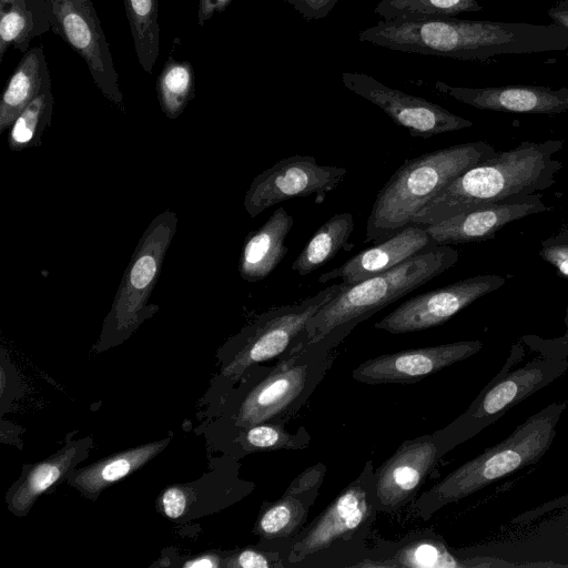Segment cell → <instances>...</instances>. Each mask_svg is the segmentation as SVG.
<instances>
[{"mask_svg":"<svg viewBox=\"0 0 568 568\" xmlns=\"http://www.w3.org/2000/svg\"><path fill=\"white\" fill-rule=\"evenodd\" d=\"M362 42L390 50L458 60L504 54L560 52L568 30L556 23L531 24L458 18L379 20L358 33Z\"/></svg>","mask_w":568,"mask_h":568,"instance_id":"1","label":"cell"},{"mask_svg":"<svg viewBox=\"0 0 568 568\" xmlns=\"http://www.w3.org/2000/svg\"><path fill=\"white\" fill-rule=\"evenodd\" d=\"M561 148V141L547 140L497 151L442 189L410 224L430 225L487 204L540 194L556 183L562 164L555 154Z\"/></svg>","mask_w":568,"mask_h":568,"instance_id":"2","label":"cell"},{"mask_svg":"<svg viewBox=\"0 0 568 568\" xmlns=\"http://www.w3.org/2000/svg\"><path fill=\"white\" fill-rule=\"evenodd\" d=\"M496 152L495 146L478 141L406 160L377 193L366 222L365 243H379L409 225L442 189Z\"/></svg>","mask_w":568,"mask_h":568,"instance_id":"3","label":"cell"},{"mask_svg":"<svg viewBox=\"0 0 568 568\" xmlns=\"http://www.w3.org/2000/svg\"><path fill=\"white\" fill-rule=\"evenodd\" d=\"M458 258L459 252L450 245H429L379 275L347 285L308 320L300 344L342 337L359 322L454 266Z\"/></svg>","mask_w":568,"mask_h":568,"instance_id":"4","label":"cell"},{"mask_svg":"<svg viewBox=\"0 0 568 568\" xmlns=\"http://www.w3.org/2000/svg\"><path fill=\"white\" fill-rule=\"evenodd\" d=\"M567 407L551 403L518 425L504 440L460 465L425 497L434 509L463 499L514 471L537 463L550 448Z\"/></svg>","mask_w":568,"mask_h":568,"instance_id":"5","label":"cell"},{"mask_svg":"<svg viewBox=\"0 0 568 568\" xmlns=\"http://www.w3.org/2000/svg\"><path fill=\"white\" fill-rule=\"evenodd\" d=\"M524 357L523 343L513 344L501 369L479 392L468 409L443 430L448 448L474 437L568 369V358L541 355L515 368Z\"/></svg>","mask_w":568,"mask_h":568,"instance_id":"6","label":"cell"},{"mask_svg":"<svg viewBox=\"0 0 568 568\" xmlns=\"http://www.w3.org/2000/svg\"><path fill=\"white\" fill-rule=\"evenodd\" d=\"M176 227L175 212L165 210L156 215L142 233L105 320L106 332L124 335L158 310L156 305L149 307L146 303L159 280L165 253Z\"/></svg>","mask_w":568,"mask_h":568,"instance_id":"7","label":"cell"},{"mask_svg":"<svg viewBox=\"0 0 568 568\" xmlns=\"http://www.w3.org/2000/svg\"><path fill=\"white\" fill-rule=\"evenodd\" d=\"M347 285L333 284L300 302L261 314L237 336L240 348L223 374L237 377L253 364L281 355L302 335L308 320Z\"/></svg>","mask_w":568,"mask_h":568,"instance_id":"8","label":"cell"},{"mask_svg":"<svg viewBox=\"0 0 568 568\" xmlns=\"http://www.w3.org/2000/svg\"><path fill=\"white\" fill-rule=\"evenodd\" d=\"M50 29L85 62L102 94L124 110L119 75L91 0H45Z\"/></svg>","mask_w":568,"mask_h":568,"instance_id":"9","label":"cell"},{"mask_svg":"<svg viewBox=\"0 0 568 568\" xmlns=\"http://www.w3.org/2000/svg\"><path fill=\"white\" fill-rule=\"evenodd\" d=\"M346 173L344 168L320 164L312 155L284 158L253 179L244 196V209L255 217L291 199L315 195L316 203H322Z\"/></svg>","mask_w":568,"mask_h":568,"instance_id":"10","label":"cell"},{"mask_svg":"<svg viewBox=\"0 0 568 568\" xmlns=\"http://www.w3.org/2000/svg\"><path fill=\"white\" fill-rule=\"evenodd\" d=\"M343 84L355 94L381 108L412 138L428 139L473 126V122L424 98L389 88L361 72H343Z\"/></svg>","mask_w":568,"mask_h":568,"instance_id":"11","label":"cell"},{"mask_svg":"<svg viewBox=\"0 0 568 568\" xmlns=\"http://www.w3.org/2000/svg\"><path fill=\"white\" fill-rule=\"evenodd\" d=\"M505 283V277L494 274L459 280L405 301L377 322L375 327L392 334H404L442 325Z\"/></svg>","mask_w":568,"mask_h":568,"instance_id":"12","label":"cell"},{"mask_svg":"<svg viewBox=\"0 0 568 568\" xmlns=\"http://www.w3.org/2000/svg\"><path fill=\"white\" fill-rule=\"evenodd\" d=\"M483 348L481 341H462L379 355L353 371L365 384H412L464 361Z\"/></svg>","mask_w":568,"mask_h":568,"instance_id":"13","label":"cell"},{"mask_svg":"<svg viewBox=\"0 0 568 568\" xmlns=\"http://www.w3.org/2000/svg\"><path fill=\"white\" fill-rule=\"evenodd\" d=\"M549 207L540 194L491 203L445 221L425 225L433 245L476 243L494 239L506 224Z\"/></svg>","mask_w":568,"mask_h":568,"instance_id":"14","label":"cell"},{"mask_svg":"<svg viewBox=\"0 0 568 568\" xmlns=\"http://www.w3.org/2000/svg\"><path fill=\"white\" fill-rule=\"evenodd\" d=\"M435 90L479 110L548 115L568 111V87L504 85L464 88L437 81Z\"/></svg>","mask_w":568,"mask_h":568,"instance_id":"15","label":"cell"},{"mask_svg":"<svg viewBox=\"0 0 568 568\" xmlns=\"http://www.w3.org/2000/svg\"><path fill=\"white\" fill-rule=\"evenodd\" d=\"M439 453L430 436L404 442L377 471L379 504L394 509L407 501L434 467Z\"/></svg>","mask_w":568,"mask_h":568,"instance_id":"16","label":"cell"},{"mask_svg":"<svg viewBox=\"0 0 568 568\" xmlns=\"http://www.w3.org/2000/svg\"><path fill=\"white\" fill-rule=\"evenodd\" d=\"M433 245L426 226L409 224L376 245L361 251L341 266L318 276L320 283L341 280L346 285L379 275Z\"/></svg>","mask_w":568,"mask_h":568,"instance_id":"17","label":"cell"},{"mask_svg":"<svg viewBox=\"0 0 568 568\" xmlns=\"http://www.w3.org/2000/svg\"><path fill=\"white\" fill-rule=\"evenodd\" d=\"M295 357L278 365L245 397L237 424L250 427L265 423L286 410L304 392L308 369L296 364Z\"/></svg>","mask_w":568,"mask_h":568,"instance_id":"18","label":"cell"},{"mask_svg":"<svg viewBox=\"0 0 568 568\" xmlns=\"http://www.w3.org/2000/svg\"><path fill=\"white\" fill-rule=\"evenodd\" d=\"M371 506L367 490L359 480L347 486L294 547L296 560L327 548L346 532L355 530L368 518Z\"/></svg>","mask_w":568,"mask_h":568,"instance_id":"19","label":"cell"},{"mask_svg":"<svg viewBox=\"0 0 568 568\" xmlns=\"http://www.w3.org/2000/svg\"><path fill=\"white\" fill-rule=\"evenodd\" d=\"M294 224L284 207L274 210L266 222L247 234L239 260V273L246 282L266 278L288 252L285 240Z\"/></svg>","mask_w":568,"mask_h":568,"instance_id":"20","label":"cell"},{"mask_svg":"<svg viewBox=\"0 0 568 568\" xmlns=\"http://www.w3.org/2000/svg\"><path fill=\"white\" fill-rule=\"evenodd\" d=\"M51 83L43 45L30 48L8 79L0 100V133Z\"/></svg>","mask_w":568,"mask_h":568,"instance_id":"21","label":"cell"},{"mask_svg":"<svg viewBox=\"0 0 568 568\" xmlns=\"http://www.w3.org/2000/svg\"><path fill=\"white\" fill-rule=\"evenodd\" d=\"M49 29L45 0H0V63L11 45L24 54Z\"/></svg>","mask_w":568,"mask_h":568,"instance_id":"22","label":"cell"},{"mask_svg":"<svg viewBox=\"0 0 568 568\" xmlns=\"http://www.w3.org/2000/svg\"><path fill=\"white\" fill-rule=\"evenodd\" d=\"M168 443L169 439L148 443L101 459L75 473L72 483L87 495L94 497L111 484L124 478L145 465L155 457Z\"/></svg>","mask_w":568,"mask_h":568,"instance_id":"23","label":"cell"},{"mask_svg":"<svg viewBox=\"0 0 568 568\" xmlns=\"http://www.w3.org/2000/svg\"><path fill=\"white\" fill-rule=\"evenodd\" d=\"M83 452L80 442L33 465L24 478L8 495L9 507L19 515L26 514L34 500L53 486L74 465Z\"/></svg>","mask_w":568,"mask_h":568,"instance_id":"24","label":"cell"},{"mask_svg":"<svg viewBox=\"0 0 568 568\" xmlns=\"http://www.w3.org/2000/svg\"><path fill=\"white\" fill-rule=\"evenodd\" d=\"M353 230L354 219L351 213L334 214L316 230L291 268L301 276L316 271L348 244Z\"/></svg>","mask_w":568,"mask_h":568,"instance_id":"25","label":"cell"},{"mask_svg":"<svg viewBox=\"0 0 568 568\" xmlns=\"http://www.w3.org/2000/svg\"><path fill=\"white\" fill-rule=\"evenodd\" d=\"M123 3L138 61L151 74L160 53L159 0H123Z\"/></svg>","mask_w":568,"mask_h":568,"instance_id":"26","label":"cell"},{"mask_svg":"<svg viewBox=\"0 0 568 568\" xmlns=\"http://www.w3.org/2000/svg\"><path fill=\"white\" fill-rule=\"evenodd\" d=\"M156 94L165 116L176 119L195 95L192 64L170 57L156 79Z\"/></svg>","mask_w":568,"mask_h":568,"instance_id":"27","label":"cell"},{"mask_svg":"<svg viewBox=\"0 0 568 568\" xmlns=\"http://www.w3.org/2000/svg\"><path fill=\"white\" fill-rule=\"evenodd\" d=\"M481 9L477 0H379L374 12L383 20L434 19Z\"/></svg>","mask_w":568,"mask_h":568,"instance_id":"28","label":"cell"},{"mask_svg":"<svg viewBox=\"0 0 568 568\" xmlns=\"http://www.w3.org/2000/svg\"><path fill=\"white\" fill-rule=\"evenodd\" d=\"M53 105L52 84L49 83L10 126L8 143L12 151H21L40 143L43 132L51 123Z\"/></svg>","mask_w":568,"mask_h":568,"instance_id":"29","label":"cell"},{"mask_svg":"<svg viewBox=\"0 0 568 568\" xmlns=\"http://www.w3.org/2000/svg\"><path fill=\"white\" fill-rule=\"evenodd\" d=\"M305 511V506L290 489L281 499L264 508L257 520L256 531L268 539L287 537L296 530Z\"/></svg>","mask_w":568,"mask_h":568,"instance_id":"30","label":"cell"},{"mask_svg":"<svg viewBox=\"0 0 568 568\" xmlns=\"http://www.w3.org/2000/svg\"><path fill=\"white\" fill-rule=\"evenodd\" d=\"M395 566L413 568H458L467 567L459 561L440 541L420 540L406 545L395 556Z\"/></svg>","mask_w":568,"mask_h":568,"instance_id":"31","label":"cell"},{"mask_svg":"<svg viewBox=\"0 0 568 568\" xmlns=\"http://www.w3.org/2000/svg\"><path fill=\"white\" fill-rule=\"evenodd\" d=\"M306 435H292L280 425L260 423L247 427L244 444L254 452L302 449L307 446Z\"/></svg>","mask_w":568,"mask_h":568,"instance_id":"32","label":"cell"},{"mask_svg":"<svg viewBox=\"0 0 568 568\" xmlns=\"http://www.w3.org/2000/svg\"><path fill=\"white\" fill-rule=\"evenodd\" d=\"M566 331L559 337L544 338L538 335H524L520 342L531 351L545 357L568 358V305L565 317Z\"/></svg>","mask_w":568,"mask_h":568,"instance_id":"33","label":"cell"},{"mask_svg":"<svg viewBox=\"0 0 568 568\" xmlns=\"http://www.w3.org/2000/svg\"><path fill=\"white\" fill-rule=\"evenodd\" d=\"M539 256L568 278V229L542 241Z\"/></svg>","mask_w":568,"mask_h":568,"instance_id":"34","label":"cell"},{"mask_svg":"<svg viewBox=\"0 0 568 568\" xmlns=\"http://www.w3.org/2000/svg\"><path fill=\"white\" fill-rule=\"evenodd\" d=\"M291 4L304 19L326 18L338 0H282Z\"/></svg>","mask_w":568,"mask_h":568,"instance_id":"35","label":"cell"},{"mask_svg":"<svg viewBox=\"0 0 568 568\" xmlns=\"http://www.w3.org/2000/svg\"><path fill=\"white\" fill-rule=\"evenodd\" d=\"M166 517L178 519L185 514L187 506L186 490L181 486H171L164 490L161 498Z\"/></svg>","mask_w":568,"mask_h":568,"instance_id":"36","label":"cell"},{"mask_svg":"<svg viewBox=\"0 0 568 568\" xmlns=\"http://www.w3.org/2000/svg\"><path fill=\"white\" fill-rule=\"evenodd\" d=\"M229 566L240 568H268L272 564L263 552L254 549H244L231 559Z\"/></svg>","mask_w":568,"mask_h":568,"instance_id":"37","label":"cell"},{"mask_svg":"<svg viewBox=\"0 0 568 568\" xmlns=\"http://www.w3.org/2000/svg\"><path fill=\"white\" fill-rule=\"evenodd\" d=\"M231 2L232 0H199L197 24L203 27L215 13L223 12Z\"/></svg>","mask_w":568,"mask_h":568,"instance_id":"38","label":"cell"},{"mask_svg":"<svg viewBox=\"0 0 568 568\" xmlns=\"http://www.w3.org/2000/svg\"><path fill=\"white\" fill-rule=\"evenodd\" d=\"M552 22L568 30V0H560L548 9Z\"/></svg>","mask_w":568,"mask_h":568,"instance_id":"39","label":"cell"},{"mask_svg":"<svg viewBox=\"0 0 568 568\" xmlns=\"http://www.w3.org/2000/svg\"><path fill=\"white\" fill-rule=\"evenodd\" d=\"M185 568H217L220 567V558L215 555H204L191 559L183 564Z\"/></svg>","mask_w":568,"mask_h":568,"instance_id":"40","label":"cell"},{"mask_svg":"<svg viewBox=\"0 0 568 568\" xmlns=\"http://www.w3.org/2000/svg\"><path fill=\"white\" fill-rule=\"evenodd\" d=\"M567 531H568V524H567Z\"/></svg>","mask_w":568,"mask_h":568,"instance_id":"41","label":"cell"}]
</instances>
